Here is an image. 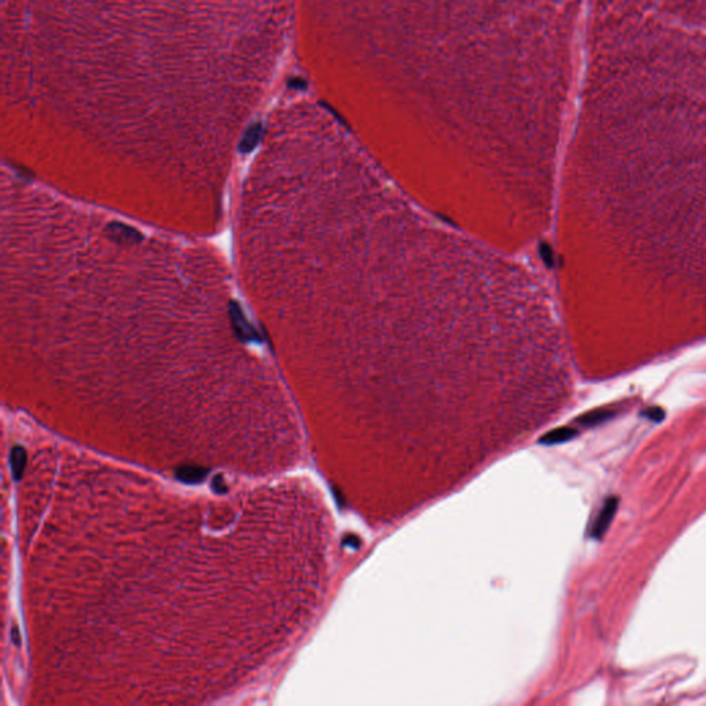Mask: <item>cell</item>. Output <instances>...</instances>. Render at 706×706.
Segmentation results:
<instances>
[{
	"mask_svg": "<svg viewBox=\"0 0 706 706\" xmlns=\"http://www.w3.org/2000/svg\"><path fill=\"white\" fill-rule=\"evenodd\" d=\"M281 177L292 336L353 462L454 469L566 405V329L519 257L415 202L329 112L296 128Z\"/></svg>",
	"mask_w": 706,
	"mask_h": 706,
	"instance_id": "6da1fadb",
	"label": "cell"
},
{
	"mask_svg": "<svg viewBox=\"0 0 706 706\" xmlns=\"http://www.w3.org/2000/svg\"><path fill=\"white\" fill-rule=\"evenodd\" d=\"M307 8L342 121L393 178L434 196L489 199L556 176L583 0Z\"/></svg>",
	"mask_w": 706,
	"mask_h": 706,
	"instance_id": "7a4b0ae2",
	"label": "cell"
},
{
	"mask_svg": "<svg viewBox=\"0 0 706 706\" xmlns=\"http://www.w3.org/2000/svg\"><path fill=\"white\" fill-rule=\"evenodd\" d=\"M554 213L578 363L706 336V43L658 46L583 83Z\"/></svg>",
	"mask_w": 706,
	"mask_h": 706,
	"instance_id": "3957f363",
	"label": "cell"
},
{
	"mask_svg": "<svg viewBox=\"0 0 706 706\" xmlns=\"http://www.w3.org/2000/svg\"><path fill=\"white\" fill-rule=\"evenodd\" d=\"M177 478L184 483L198 484L207 478V471L199 467H183L177 471Z\"/></svg>",
	"mask_w": 706,
	"mask_h": 706,
	"instance_id": "277c9868",
	"label": "cell"
},
{
	"mask_svg": "<svg viewBox=\"0 0 706 706\" xmlns=\"http://www.w3.org/2000/svg\"><path fill=\"white\" fill-rule=\"evenodd\" d=\"M615 510H617V499L615 498H610L606 502V505L603 506V510H602V513H600V516L598 519V524L595 526V532L598 535L603 534L607 530L609 524L611 523V520H613V517L615 515Z\"/></svg>",
	"mask_w": 706,
	"mask_h": 706,
	"instance_id": "5b68a950",
	"label": "cell"
},
{
	"mask_svg": "<svg viewBox=\"0 0 706 706\" xmlns=\"http://www.w3.org/2000/svg\"><path fill=\"white\" fill-rule=\"evenodd\" d=\"M12 469H13V475L14 478L19 480L21 479L23 473H24V469H25V464H27V454H25V450L21 449V447H16L13 451H12Z\"/></svg>",
	"mask_w": 706,
	"mask_h": 706,
	"instance_id": "8992f818",
	"label": "cell"
},
{
	"mask_svg": "<svg viewBox=\"0 0 706 706\" xmlns=\"http://www.w3.org/2000/svg\"><path fill=\"white\" fill-rule=\"evenodd\" d=\"M224 486H225V484H224L222 478H221V476H217V478L214 479V482H213V487H214V490H215L217 493H224V491H226V487H224Z\"/></svg>",
	"mask_w": 706,
	"mask_h": 706,
	"instance_id": "52a82bcc",
	"label": "cell"
},
{
	"mask_svg": "<svg viewBox=\"0 0 706 706\" xmlns=\"http://www.w3.org/2000/svg\"><path fill=\"white\" fill-rule=\"evenodd\" d=\"M13 636H14V637H13V639H14V642H16V643L19 644L20 642H19V635H17V629H14V631H13Z\"/></svg>",
	"mask_w": 706,
	"mask_h": 706,
	"instance_id": "ba28073f",
	"label": "cell"
}]
</instances>
